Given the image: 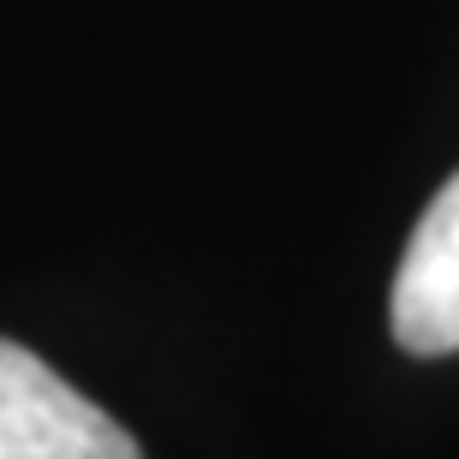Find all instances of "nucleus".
Returning <instances> with one entry per match:
<instances>
[{
    "instance_id": "1",
    "label": "nucleus",
    "mask_w": 459,
    "mask_h": 459,
    "mask_svg": "<svg viewBox=\"0 0 459 459\" xmlns=\"http://www.w3.org/2000/svg\"><path fill=\"white\" fill-rule=\"evenodd\" d=\"M0 459H143L132 429L18 341H0Z\"/></svg>"
},
{
    "instance_id": "2",
    "label": "nucleus",
    "mask_w": 459,
    "mask_h": 459,
    "mask_svg": "<svg viewBox=\"0 0 459 459\" xmlns=\"http://www.w3.org/2000/svg\"><path fill=\"white\" fill-rule=\"evenodd\" d=\"M394 341L418 358L459 352V173L429 197L424 221L411 227L388 299Z\"/></svg>"
}]
</instances>
